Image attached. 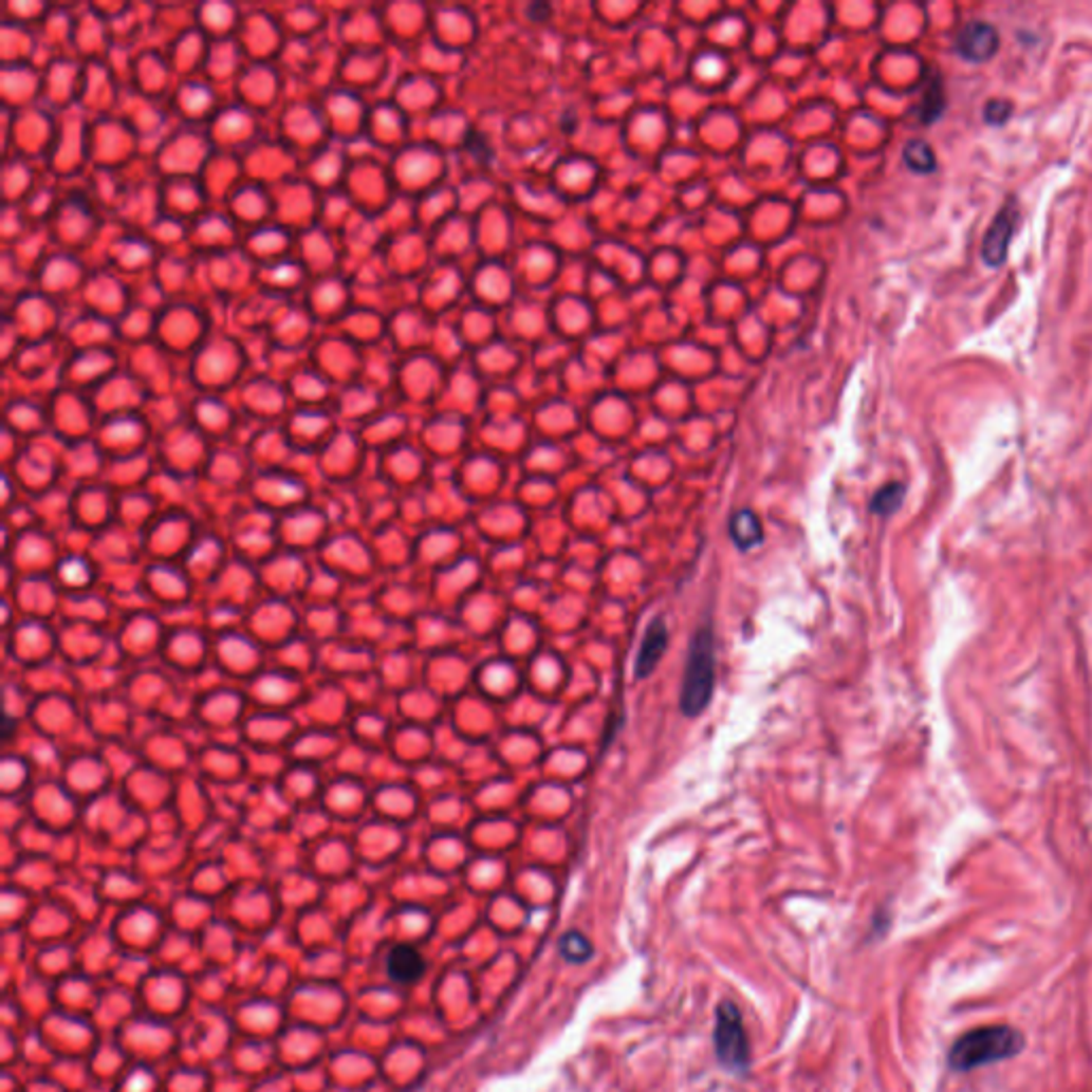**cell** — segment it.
I'll list each match as a JSON object with an SVG mask.
<instances>
[{"mask_svg":"<svg viewBox=\"0 0 1092 1092\" xmlns=\"http://www.w3.org/2000/svg\"><path fill=\"white\" fill-rule=\"evenodd\" d=\"M1012 111H1014V107H1012V103H1010V100H999V98H995V100H988V103H986V107H984V119H986L988 125H993V127H1001V125H1005L1007 119L1012 117Z\"/></svg>","mask_w":1092,"mask_h":1092,"instance_id":"cell-13","label":"cell"},{"mask_svg":"<svg viewBox=\"0 0 1092 1092\" xmlns=\"http://www.w3.org/2000/svg\"><path fill=\"white\" fill-rule=\"evenodd\" d=\"M999 31L984 20L968 22L956 37L954 50L966 62H988L999 52Z\"/></svg>","mask_w":1092,"mask_h":1092,"instance_id":"cell-5","label":"cell"},{"mask_svg":"<svg viewBox=\"0 0 1092 1092\" xmlns=\"http://www.w3.org/2000/svg\"><path fill=\"white\" fill-rule=\"evenodd\" d=\"M1024 1050V1035L1012 1026H982L968 1031L951 1045L947 1062L954 1071L966 1073L1018 1056Z\"/></svg>","mask_w":1092,"mask_h":1092,"instance_id":"cell-1","label":"cell"},{"mask_svg":"<svg viewBox=\"0 0 1092 1092\" xmlns=\"http://www.w3.org/2000/svg\"><path fill=\"white\" fill-rule=\"evenodd\" d=\"M666 649H668V628L662 619H653L645 630V636H643V643H641V649L636 655V664H634L636 679H647L655 670L660 660L664 658Z\"/></svg>","mask_w":1092,"mask_h":1092,"instance_id":"cell-7","label":"cell"},{"mask_svg":"<svg viewBox=\"0 0 1092 1092\" xmlns=\"http://www.w3.org/2000/svg\"><path fill=\"white\" fill-rule=\"evenodd\" d=\"M387 976L395 982V984H402V986H408V984H417L423 974H425V958L421 956L419 949H414L412 945H395L389 956H387Z\"/></svg>","mask_w":1092,"mask_h":1092,"instance_id":"cell-6","label":"cell"},{"mask_svg":"<svg viewBox=\"0 0 1092 1092\" xmlns=\"http://www.w3.org/2000/svg\"><path fill=\"white\" fill-rule=\"evenodd\" d=\"M945 109V96H943V86L939 81H932L924 96H922V109H920V115H922V123L924 125H932L934 119L941 117Z\"/></svg>","mask_w":1092,"mask_h":1092,"instance_id":"cell-12","label":"cell"},{"mask_svg":"<svg viewBox=\"0 0 1092 1092\" xmlns=\"http://www.w3.org/2000/svg\"><path fill=\"white\" fill-rule=\"evenodd\" d=\"M903 161L913 173H932L937 169V156L924 140H911L903 148Z\"/></svg>","mask_w":1092,"mask_h":1092,"instance_id":"cell-9","label":"cell"},{"mask_svg":"<svg viewBox=\"0 0 1092 1092\" xmlns=\"http://www.w3.org/2000/svg\"><path fill=\"white\" fill-rule=\"evenodd\" d=\"M730 538L739 551H752L764 540V530L758 515L749 508L739 511L730 519Z\"/></svg>","mask_w":1092,"mask_h":1092,"instance_id":"cell-8","label":"cell"},{"mask_svg":"<svg viewBox=\"0 0 1092 1092\" xmlns=\"http://www.w3.org/2000/svg\"><path fill=\"white\" fill-rule=\"evenodd\" d=\"M903 500H905V487H903V484L901 482H890V484H886V487H882L875 494V498L871 502V511L882 515V517H888V515H892V513H896L901 508Z\"/></svg>","mask_w":1092,"mask_h":1092,"instance_id":"cell-11","label":"cell"},{"mask_svg":"<svg viewBox=\"0 0 1092 1092\" xmlns=\"http://www.w3.org/2000/svg\"><path fill=\"white\" fill-rule=\"evenodd\" d=\"M712 1048L719 1062L737 1075H743L752 1067V1043L743 1022V1014L733 1001H721L715 1012Z\"/></svg>","mask_w":1092,"mask_h":1092,"instance_id":"cell-3","label":"cell"},{"mask_svg":"<svg viewBox=\"0 0 1092 1092\" xmlns=\"http://www.w3.org/2000/svg\"><path fill=\"white\" fill-rule=\"evenodd\" d=\"M715 691V634L710 626H700L689 641L679 706L683 715H702Z\"/></svg>","mask_w":1092,"mask_h":1092,"instance_id":"cell-2","label":"cell"},{"mask_svg":"<svg viewBox=\"0 0 1092 1092\" xmlns=\"http://www.w3.org/2000/svg\"><path fill=\"white\" fill-rule=\"evenodd\" d=\"M1018 224V207L1014 201L1005 203L999 214L993 218L984 241H982V259L991 267H1001L1007 261V253L1012 246V237Z\"/></svg>","mask_w":1092,"mask_h":1092,"instance_id":"cell-4","label":"cell"},{"mask_svg":"<svg viewBox=\"0 0 1092 1092\" xmlns=\"http://www.w3.org/2000/svg\"><path fill=\"white\" fill-rule=\"evenodd\" d=\"M557 947H559V954L572 964H582L593 956L591 941L578 930H568L566 934H561Z\"/></svg>","mask_w":1092,"mask_h":1092,"instance_id":"cell-10","label":"cell"}]
</instances>
